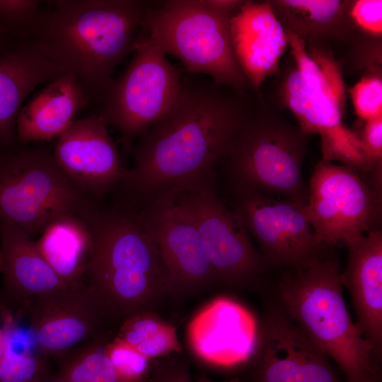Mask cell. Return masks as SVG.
I'll return each mask as SVG.
<instances>
[{
  "label": "cell",
  "mask_w": 382,
  "mask_h": 382,
  "mask_svg": "<svg viewBox=\"0 0 382 382\" xmlns=\"http://www.w3.org/2000/svg\"><path fill=\"white\" fill-rule=\"evenodd\" d=\"M16 45V42L11 35L0 24V54L11 50Z\"/></svg>",
  "instance_id": "obj_34"
},
{
  "label": "cell",
  "mask_w": 382,
  "mask_h": 382,
  "mask_svg": "<svg viewBox=\"0 0 382 382\" xmlns=\"http://www.w3.org/2000/svg\"><path fill=\"white\" fill-rule=\"evenodd\" d=\"M289 270L277 288L281 308L337 364L347 382H374L373 349L347 308L338 260L329 253Z\"/></svg>",
  "instance_id": "obj_4"
},
{
  "label": "cell",
  "mask_w": 382,
  "mask_h": 382,
  "mask_svg": "<svg viewBox=\"0 0 382 382\" xmlns=\"http://www.w3.org/2000/svg\"><path fill=\"white\" fill-rule=\"evenodd\" d=\"M134 207L157 248L170 295L192 294L216 281L195 226L170 191Z\"/></svg>",
  "instance_id": "obj_14"
},
{
  "label": "cell",
  "mask_w": 382,
  "mask_h": 382,
  "mask_svg": "<svg viewBox=\"0 0 382 382\" xmlns=\"http://www.w3.org/2000/svg\"><path fill=\"white\" fill-rule=\"evenodd\" d=\"M308 187V203L301 210L320 243L346 245L379 229L381 191L356 169L321 161Z\"/></svg>",
  "instance_id": "obj_10"
},
{
  "label": "cell",
  "mask_w": 382,
  "mask_h": 382,
  "mask_svg": "<svg viewBox=\"0 0 382 382\" xmlns=\"http://www.w3.org/2000/svg\"><path fill=\"white\" fill-rule=\"evenodd\" d=\"M197 382H213V381H211L207 378H202L199 379ZM226 382H240V381L238 378H234V379H232Z\"/></svg>",
  "instance_id": "obj_36"
},
{
  "label": "cell",
  "mask_w": 382,
  "mask_h": 382,
  "mask_svg": "<svg viewBox=\"0 0 382 382\" xmlns=\"http://www.w3.org/2000/svg\"><path fill=\"white\" fill-rule=\"evenodd\" d=\"M53 156L73 185L91 200L116 187L127 171L105 122L97 112L75 120L62 132Z\"/></svg>",
  "instance_id": "obj_16"
},
{
  "label": "cell",
  "mask_w": 382,
  "mask_h": 382,
  "mask_svg": "<svg viewBox=\"0 0 382 382\" xmlns=\"http://www.w3.org/2000/svg\"><path fill=\"white\" fill-rule=\"evenodd\" d=\"M38 0H0V24L16 44L27 42L42 10Z\"/></svg>",
  "instance_id": "obj_27"
},
{
  "label": "cell",
  "mask_w": 382,
  "mask_h": 382,
  "mask_svg": "<svg viewBox=\"0 0 382 382\" xmlns=\"http://www.w3.org/2000/svg\"><path fill=\"white\" fill-rule=\"evenodd\" d=\"M285 31L294 66L282 86L284 105L303 132L320 136L323 161H340L371 173L359 136L344 122L347 92L340 63L321 44L306 43Z\"/></svg>",
  "instance_id": "obj_5"
},
{
  "label": "cell",
  "mask_w": 382,
  "mask_h": 382,
  "mask_svg": "<svg viewBox=\"0 0 382 382\" xmlns=\"http://www.w3.org/2000/svg\"><path fill=\"white\" fill-rule=\"evenodd\" d=\"M346 245L349 254L342 284L351 295L355 323L378 359L382 347V231L361 235Z\"/></svg>",
  "instance_id": "obj_19"
},
{
  "label": "cell",
  "mask_w": 382,
  "mask_h": 382,
  "mask_svg": "<svg viewBox=\"0 0 382 382\" xmlns=\"http://www.w3.org/2000/svg\"><path fill=\"white\" fill-rule=\"evenodd\" d=\"M42 367L37 355L20 354L5 349L0 363V382H38Z\"/></svg>",
  "instance_id": "obj_30"
},
{
  "label": "cell",
  "mask_w": 382,
  "mask_h": 382,
  "mask_svg": "<svg viewBox=\"0 0 382 382\" xmlns=\"http://www.w3.org/2000/svg\"><path fill=\"white\" fill-rule=\"evenodd\" d=\"M0 241L4 292L17 311H24L41 295L69 286L21 228L0 222Z\"/></svg>",
  "instance_id": "obj_21"
},
{
  "label": "cell",
  "mask_w": 382,
  "mask_h": 382,
  "mask_svg": "<svg viewBox=\"0 0 382 382\" xmlns=\"http://www.w3.org/2000/svg\"><path fill=\"white\" fill-rule=\"evenodd\" d=\"M42 9L27 42L100 97L133 52L150 8L138 0H56Z\"/></svg>",
  "instance_id": "obj_2"
},
{
  "label": "cell",
  "mask_w": 382,
  "mask_h": 382,
  "mask_svg": "<svg viewBox=\"0 0 382 382\" xmlns=\"http://www.w3.org/2000/svg\"><path fill=\"white\" fill-rule=\"evenodd\" d=\"M91 242L86 216H67L50 225L35 243L61 279L76 286L82 284Z\"/></svg>",
  "instance_id": "obj_23"
},
{
  "label": "cell",
  "mask_w": 382,
  "mask_h": 382,
  "mask_svg": "<svg viewBox=\"0 0 382 382\" xmlns=\"http://www.w3.org/2000/svg\"><path fill=\"white\" fill-rule=\"evenodd\" d=\"M87 99L84 89L72 74L59 75L21 108L16 125L18 143L59 137L75 121Z\"/></svg>",
  "instance_id": "obj_22"
},
{
  "label": "cell",
  "mask_w": 382,
  "mask_h": 382,
  "mask_svg": "<svg viewBox=\"0 0 382 382\" xmlns=\"http://www.w3.org/2000/svg\"><path fill=\"white\" fill-rule=\"evenodd\" d=\"M356 115L364 121L382 115L381 75L369 74L349 90Z\"/></svg>",
  "instance_id": "obj_28"
},
{
  "label": "cell",
  "mask_w": 382,
  "mask_h": 382,
  "mask_svg": "<svg viewBox=\"0 0 382 382\" xmlns=\"http://www.w3.org/2000/svg\"><path fill=\"white\" fill-rule=\"evenodd\" d=\"M1 255H0V272H1Z\"/></svg>",
  "instance_id": "obj_38"
},
{
  "label": "cell",
  "mask_w": 382,
  "mask_h": 382,
  "mask_svg": "<svg viewBox=\"0 0 382 382\" xmlns=\"http://www.w3.org/2000/svg\"><path fill=\"white\" fill-rule=\"evenodd\" d=\"M308 137L299 127L248 110L221 162L233 187L282 195L306 207L302 165Z\"/></svg>",
  "instance_id": "obj_6"
},
{
  "label": "cell",
  "mask_w": 382,
  "mask_h": 382,
  "mask_svg": "<svg viewBox=\"0 0 382 382\" xmlns=\"http://www.w3.org/2000/svg\"><path fill=\"white\" fill-rule=\"evenodd\" d=\"M115 338L130 345L149 359L181 354L183 351L175 328L154 311L126 319L119 327Z\"/></svg>",
  "instance_id": "obj_25"
},
{
  "label": "cell",
  "mask_w": 382,
  "mask_h": 382,
  "mask_svg": "<svg viewBox=\"0 0 382 382\" xmlns=\"http://www.w3.org/2000/svg\"><path fill=\"white\" fill-rule=\"evenodd\" d=\"M359 137L363 152L373 168L372 183L381 187L382 115L365 121Z\"/></svg>",
  "instance_id": "obj_31"
},
{
  "label": "cell",
  "mask_w": 382,
  "mask_h": 382,
  "mask_svg": "<svg viewBox=\"0 0 382 382\" xmlns=\"http://www.w3.org/2000/svg\"><path fill=\"white\" fill-rule=\"evenodd\" d=\"M129 65L99 97L98 113L120 134L126 156L177 100L182 81L166 54L140 29Z\"/></svg>",
  "instance_id": "obj_9"
},
{
  "label": "cell",
  "mask_w": 382,
  "mask_h": 382,
  "mask_svg": "<svg viewBox=\"0 0 382 382\" xmlns=\"http://www.w3.org/2000/svg\"><path fill=\"white\" fill-rule=\"evenodd\" d=\"M52 382H60V381H58V380L56 378V379H54V380L53 381H52Z\"/></svg>",
  "instance_id": "obj_39"
},
{
  "label": "cell",
  "mask_w": 382,
  "mask_h": 382,
  "mask_svg": "<svg viewBox=\"0 0 382 382\" xmlns=\"http://www.w3.org/2000/svg\"><path fill=\"white\" fill-rule=\"evenodd\" d=\"M105 345L93 347L61 359L63 364L57 379L60 382H132L114 366Z\"/></svg>",
  "instance_id": "obj_26"
},
{
  "label": "cell",
  "mask_w": 382,
  "mask_h": 382,
  "mask_svg": "<svg viewBox=\"0 0 382 382\" xmlns=\"http://www.w3.org/2000/svg\"><path fill=\"white\" fill-rule=\"evenodd\" d=\"M272 8L284 30L306 43L342 34L349 20L350 1L275 0Z\"/></svg>",
  "instance_id": "obj_24"
},
{
  "label": "cell",
  "mask_w": 382,
  "mask_h": 382,
  "mask_svg": "<svg viewBox=\"0 0 382 382\" xmlns=\"http://www.w3.org/2000/svg\"><path fill=\"white\" fill-rule=\"evenodd\" d=\"M230 35L240 69L258 91L265 79L279 73V61L289 46L270 1H244L230 20Z\"/></svg>",
  "instance_id": "obj_18"
},
{
  "label": "cell",
  "mask_w": 382,
  "mask_h": 382,
  "mask_svg": "<svg viewBox=\"0 0 382 382\" xmlns=\"http://www.w3.org/2000/svg\"><path fill=\"white\" fill-rule=\"evenodd\" d=\"M24 311L40 351L60 359L109 343L122 324L99 295L83 284L41 295Z\"/></svg>",
  "instance_id": "obj_11"
},
{
  "label": "cell",
  "mask_w": 382,
  "mask_h": 382,
  "mask_svg": "<svg viewBox=\"0 0 382 382\" xmlns=\"http://www.w3.org/2000/svg\"><path fill=\"white\" fill-rule=\"evenodd\" d=\"M105 351L118 372L132 382L146 378L151 359L125 342L114 338L105 345Z\"/></svg>",
  "instance_id": "obj_29"
},
{
  "label": "cell",
  "mask_w": 382,
  "mask_h": 382,
  "mask_svg": "<svg viewBox=\"0 0 382 382\" xmlns=\"http://www.w3.org/2000/svg\"><path fill=\"white\" fill-rule=\"evenodd\" d=\"M179 354H172L154 362L151 374L154 382H192L188 366Z\"/></svg>",
  "instance_id": "obj_33"
},
{
  "label": "cell",
  "mask_w": 382,
  "mask_h": 382,
  "mask_svg": "<svg viewBox=\"0 0 382 382\" xmlns=\"http://www.w3.org/2000/svg\"><path fill=\"white\" fill-rule=\"evenodd\" d=\"M349 17L360 29L369 35L381 37V0L351 1L349 8Z\"/></svg>",
  "instance_id": "obj_32"
},
{
  "label": "cell",
  "mask_w": 382,
  "mask_h": 382,
  "mask_svg": "<svg viewBox=\"0 0 382 382\" xmlns=\"http://www.w3.org/2000/svg\"><path fill=\"white\" fill-rule=\"evenodd\" d=\"M92 234L82 284L93 289L122 323L154 311L170 295L155 243L135 207L126 203L86 216Z\"/></svg>",
  "instance_id": "obj_3"
},
{
  "label": "cell",
  "mask_w": 382,
  "mask_h": 382,
  "mask_svg": "<svg viewBox=\"0 0 382 382\" xmlns=\"http://www.w3.org/2000/svg\"><path fill=\"white\" fill-rule=\"evenodd\" d=\"M252 316L226 298L215 299L191 319L187 329L189 346L201 360L229 366L248 359L256 337Z\"/></svg>",
  "instance_id": "obj_17"
},
{
  "label": "cell",
  "mask_w": 382,
  "mask_h": 382,
  "mask_svg": "<svg viewBox=\"0 0 382 382\" xmlns=\"http://www.w3.org/2000/svg\"><path fill=\"white\" fill-rule=\"evenodd\" d=\"M214 82H182L169 110L137 139L134 165L117 185L139 204L161 192L213 185L248 109Z\"/></svg>",
  "instance_id": "obj_1"
},
{
  "label": "cell",
  "mask_w": 382,
  "mask_h": 382,
  "mask_svg": "<svg viewBox=\"0 0 382 382\" xmlns=\"http://www.w3.org/2000/svg\"><path fill=\"white\" fill-rule=\"evenodd\" d=\"M250 357L253 382H342L329 357L281 307L266 312Z\"/></svg>",
  "instance_id": "obj_15"
},
{
  "label": "cell",
  "mask_w": 382,
  "mask_h": 382,
  "mask_svg": "<svg viewBox=\"0 0 382 382\" xmlns=\"http://www.w3.org/2000/svg\"><path fill=\"white\" fill-rule=\"evenodd\" d=\"M5 352V334L3 328H0V363Z\"/></svg>",
  "instance_id": "obj_35"
},
{
  "label": "cell",
  "mask_w": 382,
  "mask_h": 382,
  "mask_svg": "<svg viewBox=\"0 0 382 382\" xmlns=\"http://www.w3.org/2000/svg\"><path fill=\"white\" fill-rule=\"evenodd\" d=\"M95 204L69 181L53 154L19 146L0 154V222L31 237L63 217L86 216Z\"/></svg>",
  "instance_id": "obj_8"
},
{
  "label": "cell",
  "mask_w": 382,
  "mask_h": 382,
  "mask_svg": "<svg viewBox=\"0 0 382 382\" xmlns=\"http://www.w3.org/2000/svg\"><path fill=\"white\" fill-rule=\"evenodd\" d=\"M140 382H154L153 377L151 376L150 378H145Z\"/></svg>",
  "instance_id": "obj_37"
},
{
  "label": "cell",
  "mask_w": 382,
  "mask_h": 382,
  "mask_svg": "<svg viewBox=\"0 0 382 382\" xmlns=\"http://www.w3.org/2000/svg\"><path fill=\"white\" fill-rule=\"evenodd\" d=\"M232 209L256 239L265 263L289 269L330 253L320 243L301 208L284 199L243 187H233Z\"/></svg>",
  "instance_id": "obj_13"
},
{
  "label": "cell",
  "mask_w": 382,
  "mask_h": 382,
  "mask_svg": "<svg viewBox=\"0 0 382 382\" xmlns=\"http://www.w3.org/2000/svg\"><path fill=\"white\" fill-rule=\"evenodd\" d=\"M169 191L195 226L216 281L231 286L253 282L266 265L241 219L221 201L213 185Z\"/></svg>",
  "instance_id": "obj_12"
},
{
  "label": "cell",
  "mask_w": 382,
  "mask_h": 382,
  "mask_svg": "<svg viewBox=\"0 0 382 382\" xmlns=\"http://www.w3.org/2000/svg\"><path fill=\"white\" fill-rule=\"evenodd\" d=\"M233 15L207 0H171L150 8L141 30L164 54L179 58L188 72L204 74L241 93L248 81L232 48Z\"/></svg>",
  "instance_id": "obj_7"
},
{
  "label": "cell",
  "mask_w": 382,
  "mask_h": 382,
  "mask_svg": "<svg viewBox=\"0 0 382 382\" xmlns=\"http://www.w3.org/2000/svg\"><path fill=\"white\" fill-rule=\"evenodd\" d=\"M64 73L28 42L0 54V154L19 147L16 120L28 96Z\"/></svg>",
  "instance_id": "obj_20"
}]
</instances>
